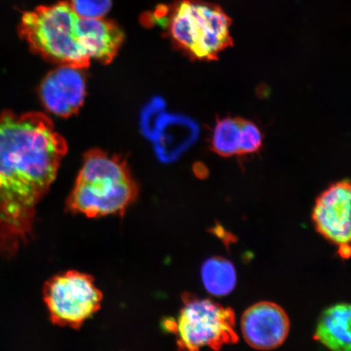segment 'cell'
Segmentation results:
<instances>
[{"mask_svg":"<svg viewBox=\"0 0 351 351\" xmlns=\"http://www.w3.org/2000/svg\"><path fill=\"white\" fill-rule=\"evenodd\" d=\"M80 21L81 16L65 0L24 13L19 33L32 51L43 58L85 69L90 59L83 46Z\"/></svg>","mask_w":351,"mask_h":351,"instance_id":"3957f363","label":"cell"},{"mask_svg":"<svg viewBox=\"0 0 351 351\" xmlns=\"http://www.w3.org/2000/svg\"><path fill=\"white\" fill-rule=\"evenodd\" d=\"M73 10L83 19H101L111 10V0H71Z\"/></svg>","mask_w":351,"mask_h":351,"instance_id":"e0dca14e","label":"cell"},{"mask_svg":"<svg viewBox=\"0 0 351 351\" xmlns=\"http://www.w3.org/2000/svg\"><path fill=\"white\" fill-rule=\"evenodd\" d=\"M350 182H337L320 195L313 214L319 234L339 247L344 260L350 256Z\"/></svg>","mask_w":351,"mask_h":351,"instance_id":"52a82bcc","label":"cell"},{"mask_svg":"<svg viewBox=\"0 0 351 351\" xmlns=\"http://www.w3.org/2000/svg\"><path fill=\"white\" fill-rule=\"evenodd\" d=\"M165 103L160 98L154 99L143 108L141 115V130L145 137L153 141L162 119L165 115Z\"/></svg>","mask_w":351,"mask_h":351,"instance_id":"9a60e30c","label":"cell"},{"mask_svg":"<svg viewBox=\"0 0 351 351\" xmlns=\"http://www.w3.org/2000/svg\"><path fill=\"white\" fill-rule=\"evenodd\" d=\"M83 46L90 60L111 63L119 51L124 33L115 22L101 19L81 17Z\"/></svg>","mask_w":351,"mask_h":351,"instance_id":"8fae6325","label":"cell"},{"mask_svg":"<svg viewBox=\"0 0 351 351\" xmlns=\"http://www.w3.org/2000/svg\"><path fill=\"white\" fill-rule=\"evenodd\" d=\"M51 322L57 326L79 328L97 313L102 292L90 276L69 271L56 275L43 291Z\"/></svg>","mask_w":351,"mask_h":351,"instance_id":"8992f818","label":"cell"},{"mask_svg":"<svg viewBox=\"0 0 351 351\" xmlns=\"http://www.w3.org/2000/svg\"><path fill=\"white\" fill-rule=\"evenodd\" d=\"M169 29L176 45L199 60H216L231 46V19L217 4L180 0L157 19Z\"/></svg>","mask_w":351,"mask_h":351,"instance_id":"277c9868","label":"cell"},{"mask_svg":"<svg viewBox=\"0 0 351 351\" xmlns=\"http://www.w3.org/2000/svg\"><path fill=\"white\" fill-rule=\"evenodd\" d=\"M81 70L60 65L44 79L40 97L48 111L56 116L69 117L80 109L86 96V81Z\"/></svg>","mask_w":351,"mask_h":351,"instance_id":"9c48e42d","label":"cell"},{"mask_svg":"<svg viewBox=\"0 0 351 351\" xmlns=\"http://www.w3.org/2000/svg\"><path fill=\"white\" fill-rule=\"evenodd\" d=\"M66 152L64 139L43 114L0 115V253L12 256L27 243L37 206Z\"/></svg>","mask_w":351,"mask_h":351,"instance_id":"6da1fadb","label":"cell"},{"mask_svg":"<svg viewBox=\"0 0 351 351\" xmlns=\"http://www.w3.org/2000/svg\"><path fill=\"white\" fill-rule=\"evenodd\" d=\"M138 191L124 160L93 150L85 156L68 207L90 218L123 214L134 203Z\"/></svg>","mask_w":351,"mask_h":351,"instance_id":"7a4b0ae2","label":"cell"},{"mask_svg":"<svg viewBox=\"0 0 351 351\" xmlns=\"http://www.w3.org/2000/svg\"><path fill=\"white\" fill-rule=\"evenodd\" d=\"M184 305L177 319L165 322L173 332L182 350H219L239 341L235 331V314L230 307L191 295L183 296Z\"/></svg>","mask_w":351,"mask_h":351,"instance_id":"5b68a950","label":"cell"},{"mask_svg":"<svg viewBox=\"0 0 351 351\" xmlns=\"http://www.w3.org/2000/svg\"><path fill=\"white\" fill-rule=\"evenodd\" d=\"M351 311L349 304H341L328 308L320 317L315 339L335 351H350Z\"/></svg>","mask_w":351,"mask_h":351,"instance_id":"7c38bea8","label":"cell"},{"mask_svg":"<svg viewBox=\"0 0 351 351\" xmlns=\"http://www.w3.org/2000/svg\"><path fill=\"white\" fill-rule=\"evenodd\" d=\"M241 120L226 117L217 121L213 130L212 146L218 155L225 157L239 155Z\"/></svg>","mask_w":351,"mask_h":351,"instance_id":"5bb4252c","label":"cell"},{"mask_svg":"<svg viewBox=\"0 0 351 351\" xmlns=\"http://www.w3.org/2000/svg\"><path fill=\"white\" fill-rule=\"evenodd\" d=\"M201 275L205 289L215 296L230 295L236 287L235 267L226 258H209L202 266Z\"/></svg>","mask_w":351,"mask_h":351,"instance_id":"4fadbf2b","label":"cell"},{"mask_svg":"<svg viewBox=\"0 0 351 351\" xmlns=\"http://www.w3.org/2000/svg\"><path fill=\"white\" fill-rule=\"evenodd\" d=\"M263 143L261 131L254 123L241 120L239 155H247L260 150Z\"/></svg>","mask_w":351,"mask_h":351,"instance_id":"2e32d148","label":"cell"},{"mask_svg":"<svg viewBox=\"0 0 351 351\" xmlns=\"http://www.w3.org/2000/svg\"><path fill=\"white\" fill-rule=\"evenodd\" d=\"M199 128L191 118L165 113L155 138V152L164 163H173L197 141Z\"/></svg>","mask_w":351,"mask_h":351,"instance_id":"30bf717a","label":"cell"},{"mask_svg":"<svg viewBox=\"0 0 351 351\" xmlns=\"http://www.w3.org/2000/svg\"><path fill=\"white\" fill-rule=\"evenodd\" d=\"M241 332L252 348L273 350L287 340L291 323L285 311L271 302H261L249 307L241 317Z\"/></svg>","mask_w":351,"mask_h":351,"instance_id":"ba28073f","label":"cell"}]
</instances>
